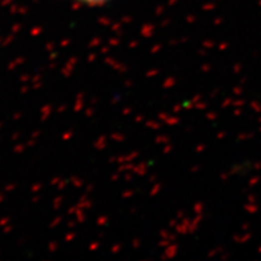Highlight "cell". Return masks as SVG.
Wrapping results in <instances>:
<instances>
[{"label":"cell","mask_w":261,"mask_h":261,"mask_svg":"<svg viewBox=\"0 0 261 261\" xmlns=\"http://www.w3.org/2000/svg\"><path fill=\"white\" fill-rule=\"evenodd\" d=\"M77 1L81 2V4L88 5V6H99V5L105 4L108 0H77Z\"/></svg>","instance_id":"obj_1"}]
</instances>
